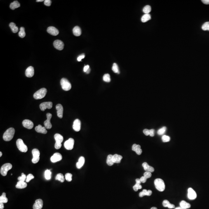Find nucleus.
Instances as JSON below:
<instances>
[{
    "mask_svg": "<svg viewBox=\"0 0 209 209\" xmlns=\"http://www.w3.org/2000/svg\"><path fill=\"white\" fill-rule=\"evenodd\" d=\"M22 124L23 126L28 129H31L33 127V123L29 120H25L23 121Z\"/></svg>",
    "mask_w": 209,
    "mask_h": 209,
    "instance_id": "4468645a",
    "label": "nucleus"
},
{
    "mask_svg": "<svg viewBox=\"0 0 209 209\" xmlns=\"http://www.w3.org/2000/svg\"><path fill=\"white\" fill-rule=\"evenodd\" d=\"M112 70L113 72H114L115 73H118V74L120 72L119 71L118 66L116 63H113L112 67Z\"/></svg>",
    "mask_w": 209,
    "mask_h": 209,
    "instance_id": "ea45409f",
    "label": "nucleus"
},
{
    "mask_svg": "<svg viewBox=\"0 0 209 209\" xmlns=\"http://www.w3.org/2000/svg\"><path fill=\"white\" fill-rule=\"evenodd\" d=\"M73 129L75 131L78 132L81 130V122L78 119H76L74 120L73 123Z\"/></svg>",
    "mask_w": 209,
    "mask_h": 209,
    "instance_id": "f3484780",
    "label": "nucleus"
},
{
    "mask_svg": "<svg viewBox=\"0 0 209 209\" xmlns=\"http://www.w3.org/2000/svg\"><path fill=\"white\" fill-rule=\"evenodd\" d=\"M103 80L106 82H111V79L110 75L109 74H106L103 76Z\"/></svg>",
    "mask_w": 209,
    "mask_h": 209,
    "instance_id": "a19ab883",
    "label": "nucleus"
},
{
    "mask_svg": "<svg viewBox=\"0 0 209 209\" xmlns=\"http://www.w3.org/2000/svg\"><path fill=\"white\" fill-rule=\"evenodd\" d=\"M2 152H1V151H0V157H2Z\"/></svg>",
    "mask_w": 209,
    "mask_h": 209,
    "instance_id": "338daca9",
    "label": "nucleus"
},
{
    "mask_svg": "<svg viewBox=\"0 0 209 209\" xmlns=\"http://www.w3.org/2000/svg\"><path fill=\"white\" fill-rule=\"evenodd\" d=\"M62 155L58 153H56L53 154V155L50 158V160L52 163H55L59 162L62 159Z\"/></svg>",
    "mask_w": 209,
    "mask_h": 209,
    "instance_id": "ddd939ff",
    "label": "nucleus"
},
{
    "mask_svg": "<svg viewBox=\"0 0 209 209\" xmlns=\"http://www.w3.org/2000/svg\"><path fill=\"white\" fill-rule=\"evenodd\" d=\"M15 134V129L13 128H9L7 129L3 135V139L6 141H10L13 139Z\"/></svg>",
    "mask_w": 209,
    "mask_h": 209,
    "instance_id": "f257e3e1",
    "label": "nucleus"
},
{
    "mask_svg": "<svg viewBox=\"0 0 209 209\" xmlns=\"http://www.w3.org/2000/svg\"><path fill=\"white\" fill-rule=\"evenodd\" d=\"M55 179L60 181L61 183H63L65 181L63 175L61 174V173L58 174L55 177Z\"/></svg>",
    "mask_w": 209,
    "mask_h": 209,
    "instance_id": "c9c22d12",
    "label": "nucleus"
},
{
    "mask_svg": "<svg viewBox=\"0 0 209 209\" xmlns=\"http://www.w3.org/2000/svg\"><path fill=\"white\" fill-rule=\"evenodd\" d=\"M142 188V186L139 184L137 183H136V184L133 187V189L135 191H137L138 189H140Z\"/></svg>",
    "mask_w": 209,
    "mask_h": 209,
    "instance_id": "49530a36",
    "label": "nucleus"
},
{
    "mask_svg": "<svg viewBox=\"0 0 209 209\" xmlns=\"http://www.w3.org/2000/svg\"><path fill=\"white\" fill-rule=\"evenodd\" d=\"M35 130L37 132L42 133L43 134H46L47 132L46 127L42 126L41 125H39L37 127H36Z\"/></svg>",
    "mask_w": 209,
    "mask_h": 209,
    "instance_id": "412c9836",
    "label": "nucleus"
},
{
    "mask_svg": "<svg viewBox=\"0 0 209 209\" xmlns=\"http://www.w3.org/2000/svg\"><path fill=\"white\" fill-rule=\"evenodd\" d=\"M175 209H183V208H182L181 207H177V208H175Z\"/></svg>",
    "mask_w": 209,
    "mask_h": 209,
    "instance_id": "0e129e2a",
    "label": "nucleus"
},
{
    "mask_svg": "<svg viewBox=\"0 0 209 209\" xmlns=\"http://www.w3.org/2000/svg\"><path fill=\"white\" fill-rule=\"evenodd\" d=\"M37 2H43V1H44L43 0H37Z\"/></svg>",
    "mask_w": 209,
    "mask_h": 209,
    "instance_id": "e2e57ef3",
    "label": "nucleus"
},
{
    "mask_svg": "<svg viewBox=\"0 0 209 209\" xmlns=\"http://www.w3.org/2000/svg\"><path fill=\"white\" fill-rule=\"evenodd\" d=\"M47 32L48 33L53 36H57L59 33V31L54 27L50 26L47 29Z\"/></svg>",
    "mask_w": 209,
    "mask_h": 209,
    "instance_id": "a211bd4d",
    "label": "nucleus"
},
{
    "mask_svg": "<svg viewBox=\"0 0 209 209\" xmlns=\"http://www.w3.org/2000/svg\"><path fill=\"white\" fill-rule=\"evenodd\" d=\"M16 145L18 149L20 151L26 153L28 151V147L25 144L22 139H19L16 141Z\"/></svg>",
    "mask_w": 209,
    "mask_h": 209,
    "instance_id": "39448f33",
    "label": "nucleus"
},
{
    "mask_svg": "<svg viewBox=\"0 0 209 209\" xmlns=\"http://www.w3.org/2000/svg\"><path fill=\"white\" fill-rule=\"evenodd\" d=\"M74 140L73 138H70L66 141L64 144L65 149L67 150H71L73 149L74 145Z\"/></svg>",
    "mask_w": 209,
    "mask_h": 209,
    "instance_id": "1a4fd4ad",
    "label": "nucleus"
},
{
    "mask_svg": "<svg viewBox=\"0 0 209 209\" xmlns=\"http://www.w3.org/2000/svg\"><path fill=\"white\" fill-rule=\"evenodd\" d=\"M32 153L33 156V159H32V162L33 163H37L39 160V151L38 149H34L32 151Z\"/></svg>",
    "mask_w": 209,
    "mask_h": 209,
    "instance_id": "6e6552de",
    "label": "nucleus"
},
{
    "mask_svg": "<svg viewBox=\"0 0 209 209\" xmlns=\"http://www.w3.org/2000/svg\"><path fill=\"white\" fill-rule=\"evenodd\" d=\"M151 176H152V174H151V173L150 172L146 171L144 174V176L147 179L151 177Z\"/></svg>",
    "mask_w": 209,
    "mask_h": 209,
    "instance_id": "8fccbe9b",
    "label": "nucleus"
},
{
    "mask_svg": "<svg viewBox=\"0 0 209 209\" xmlns=\"http://www.w3.org/2000/svg\"><path fill=\"white\" fill-rule=\"evenodd\" d=\"M27 184L24 181H19L17 183V184L16 185V188L22 189L27 187Z\"/></svg>",
    "mask_w": 209,
    "mask_h": 209,
    "instance_id": "b1692460",
    "label": "nucleus"
},
{
    "mask_svg": "<svg viewBox=\"0 0 209 209\" xmlns=\"http://www.w3.org/2000/svg\"><path fill=\"white\" fill-rule=\"evenodd\" d=\"M60 84L62 89L64 91H69L71 89V84L69 81L66 78H63L61 79Z\"/></svg>",
    "mask_w": 209,
    "mask_h": 209,
    "instance_id": "423d86ee",
    "label": "nucleus"
},
{
    "mask_svg": "<svg viewBox=\"0 0 209 209\" xmlns=\"http://www.w3.org/2000/svg\"><path fill=\"white\" fill-rule=\"evenodd\" d=\"M112 157V155H109L108 156L107 158V165L110 166L113 165V164L114 163L113 162Z\"/></svg>",
    "mask_w": 209,
    "mask_h": 209,
    "instance_id": "f704fd0d",
    "label": "nucleus"
},
{
    "mask_svg": "<svg viewBox=\"0 0 209 209\" xmlns=\"http://www.w3.org/2000/svg\"><path fill=\"white\" fill-rule=\"evenodd\" d=\"M155 135V130L153 129L150 130V135L151 137L154 136Z\"/></svg>",
    "mask_w": 209,
    "mask_h": 209,
    "instance_id": "6e6d98bb",
    "label": "nucleus"
},
{
    "mask_svg": "<svg viewBox=\"0 0 209 209\" xmlns=\"http://www.w3.org/2000/svg\"><path fill=\"white\" fill-rule=\"evenodd\" d=\"M157 209V208H156V207H152V208H151V209Z\"/></svg>",
    "mask_w": 209,
    "mask_h": 209,
    "instance_id": "69168bd1",
    "label": "nucleus"
},
{
    "mask_svg": "<svg viewBox=\"0 0 209 209\" xmlns=\"http://www.w3.org/2000/svg\"><path fill=\"white\" fill-rule=\"evenodd\" d=\"M122 158L123 157L121 155H118V154H115V155H113V162L114 163H119L121 162V160L122 159Z\"/></svg>",
    "mask_w": 209,
    "mask_h": 209,
    "instance_id": "a878e982",
    "label": "nucleus"
},
{
    "mask_svg": "<svg viewBox=\"0 0 209 209\" xmlns=\"http://www.w3.org/2000/svg\"><path fill=\"white\" fill-rule=\"evenodd\" d=\"M151 6L149 5H147L143 8V12L145 14H148L151 12Z\"/></svg>",
    "mask_w": 209,
    "mask_h": 209,
    "instance_id": "58836bf2",
    "label": "nucleus"
},
{
    "mask_svg": "<svg viewBox=\"0 0 209 209\" xmlns=\"http://www.w3.org/2000/svg\"><path fill=\"white\" fill-rule=\"evenodd\" d=\"M141 148L140 145L134 144L132 145V149L133 151H135L137 155H140L142 153V150Z\"/></svg>",
    "mask_w": 209,
    "mask_h": 209,
    "instance_id": "4be33fe9",
    "label": "nucleus"
},
{
    "mask_svg": "<svg viewBox=\"0 0 209 209\" xmlns=\"http://www.w3.org/2000/svg\"><path fill=\"white\" fill-rule=\"evenodd\" d=\"M201 1L203 2L204 4L206 5L209 4V0H202Z\"/></svg>",
    "mask_w": 209,
    "mask_h": 209,
    "instance_id": "13d9d810",
    "label": "nucleus"
},
{
    "mask_svg": "<svg viewBox=\"0 0 209 209\" xmlns=\"http://www.w3.org/2000/svg\"><path fill=\"white\" fill-rule=\"evenodd\" d=\"M85 57V54H82V55H79V56L78 57V58H77V60H78V61L80 62V61H81V60H82V59H84Z\"/></svg>",
    "mask_w": 209,
    "mask_h": 209,
    "instance_id": "603ef678",
    "label": "nucleus"
},
{
    "mask_svg": "<svg viewBox=\"0 0 209 209\" xmlns=\"http://www.w3.org/2000/svg\"><path fill=\"white\" fill-rule=\"evenodd\" d=\"M12 168V165L10 163H6L2 166L0 169V174L3 176H6L9 170Z\"/></svg>",
    "mask_w": 209,
    "mask_h": 209,
    "instance_id": "0eeeda50",
    "label": "nucleus"
},
{
    "mask_svg": "<svg viewBox=\"0 0 209 209\" xmlns=\"http://www.w3.org/2000/svg\"><path fill=\"white\" fill-rule=\"evenodd\" d=\"M52 173L50 170H46L45 172V176L46 179L49 180L51 178Z\"/></svg>",
    "mask_w": 209,
    "mask_h": 209,
    "instance_id": "4c0bfd02",
    "label": "nucleus"
},
{
    "mask_svg": "<svg viewBox=\"0 0 209 209\" xmlns=\"http://www.w3.org/2000/svg\"><path fill=\"white\" fill-rule=\"evenodd\" d=\"M26 175L24 174V173H23L21 174V176H19V177L18 178V180L19 181H25V180L26 179Z\"/></svg>",
    "mask_w": 209,
    "mask_h": 209,
    "instance_id": "09e8293b",
    "label": "nucleus"
},
{
    "mask_svg": "<svg viewBox=\"0 0 209 209\" xmlns=\"http://www.w3.org/2000/svg\"><path fill=\"white\" fill-rule=\"evenodd\" d=\"M166 129H167V128L165 127H162V128L158 130L157 133L159 135H163L165 132Z\"/></svg>",
    "mask_w": 209,
    "mask_h": 209,
    "instance_id": "79ce46f5",
    "label": "nucleus"
},
{
    "mask_svg": "<svg viewBox=\"0 0 209 209\" xmlns=\"http://www.w3.org/2000/svg\"><path fill=\"white\" fill-rule=\"evenodd\" d=\"M9 26L11 28L12 32L13 33H16L18 32V28L16 26V24L14 23H11L9 24Z\"/></svg>",
    "mask_w": 209,
    "mask_h": 209,
    "instance_id": "2f4dec72",
    "label": "nucleus"
},
{
    "mask_svg": "<svg viewBox=\"0 0 209 209\" xmlns=\"http://www.w3.org/2000/svg\"><path fill=\"white\" fill-rule=\"evenodd\" d=\"M53 46L57 49L62 50L63 49L64 47V44L60 40H56L53 42Z\"/></svg>",
    "mask_w": 209,
    "mask_h": 209,
    "instance_id": "f8f14e48",
    "label": "nucleus"
},
{
    "mask_svg": "<svg viewBox=\"0 0 209 209\" xmlns=\"http://www.w3.org/2000/svg\"><path fill=\"white\" fill-rule=\"evenodd\" d=\"M202 30L204 31H209V22L204 23L202 26Z\"/></svg>",
    "mask_w": 209,
    "mask_h": 209,
    "instance_id": "37998d69",
    "label": "nucleus"
},
{
    "mask_svg": "<svg viewBox=\"0 0 209 209\" xmlns=\"http://www.w3.org/2000/svg\"><path fill=\"white\" fill-rule=\"evenodd\" d=\"M143 133L146 136L150 135V130L148 129H144L143 131Z\"/></svg>",
    "mask_w": 209,
    "mask_h": 209,
    "instance_id": "864d4df0",
    "label": "nucleus"
},
{
    "mask_svg": "<svg viewBox=\"0 0 209 209\" xmlns=\"http://www.w3.org/2000/svg\"><path fill=\"white\" fill-rule=\"evenodd\" d=\"M180 207L183 209H187L189 208L190 207V204L189 203H187L184 201H182L180 203Z\"/></svg>",
    "mask_w": 209,
    "mask_h": 209,
    "instance_id": "c756f323",
    "label": "nucleus"
},
{
    "mask_svg": "<svg viewBox=\"0 0 209 209\" xmlns=\"http://www.w3.org/2000/svg\"><path fill=\"white\" fill-rule=\"evenodd\" d=\"M19 36L20 37L23 38L26 36V33L25 32V29L24 27H21L20 29V32L19 33Z\"/></svg>",
    "mask_w": 209,
    "mask_h": 209,
    "instance_id": "e433bc0d",
    "label": "nucleus"
},
{
    "mask_svg": "<svg viewBox=\"0 0 209 209\" xmlns=\"http://www.w3.org/2000/svg\"><path fill=\"white\" fill-rule=\"evenodd\" d=\"M56 109L57 111V116L60 118H62L63 114V107L62 105L60 104H57Z\"/></svg>",
    "mask_w": 209,
    "mask_h": 209,
    "instance_id": "dca6fc26",
    "label": "nucleus"
},
{
    "mask_svg": "<svg viewBox=\"0 0 209 209\" xmlns=\"http://www.w3.org/2000/svg\"><path fill=\"white\" fill-rule=\"evenodd\" d=\"M136 183L139 184H140L141 183V180H140V179H136Z\"/></svg>",
    "mask_w": 209,
    "mask_h": 209,
    "instance_id": "bf43d9fd",
    "label": "nucleus"
},
{
    "mask_svg": "<svg viewBox=\"0 0 209 209\" xmlns=\"http://www.w3.org/2000/svg\"><path fill=\"white\" fill-rule=\"evenodd\" d=\"M170 138L169 136L166 135H163L162 137V140L163 142H168L170 141Z\"/></svg>",
    "mask_w": 209,
    "mask_h": 209,
    "instance_id": "a18cd8bd",
    "label": "nucleus"
},
{
    "mask_svg": "<svg viewBox=\"0 0 209 209\" xmlns=\"http://www.w3.org/2000/svg\"><path fill=\"white\" fill-rule=\"evenodd\" d=\"M25 75L28 78H32L33 76L34 75V69L32 66H30L26 69Z\"/></svg>",
    "mask_w": 209,
    "mask_h": 209,
    "instance_id": "6ab92c4d",
    "label": "nucleus"
},
{
    "mask_svg": "<svg viewBox=\"0 0 209 209\" xmlns=\"http://www.w3.org/2000/svg\"><path fill=\"white\" fill-rule=\"evenodd\" d=\"M8 202V199L6 196V193L3 192L2 195L0 197V203H7Z\"/></svg>",
    "mask_w": 209,
    "mask_h": 209,
    "instance_id": "72a5a7b5",
    "label": "nucleus"
},
{
    "mask_svg": "<svg viewBox=\"0 0 209 209\" xmlns=\"http://www.w3.org/2000/svg\"><path fill=\"white\" fill-rule=\"evenodd\" d=\"M152 192L150 190H147L146 189L143 190L141 192H140L139 194V196L140 197H143V196H150L152 194Z\"/></svg>",
    "mask_w": 209,
    "mask_h": 209,
    "instance_id": "bb28decb",
    "label": "nucleus"
},
{
    "mask_svg": "<svg viewBox=\"0 0 209 209\" xmlns=\"http://www.w3.org/2000/svg\"><path fill=\"white\" fill-rule=\"evenodd\" d=\"M65 179L68 182H71L72 180V175L70 173H67L65 175Z\"/></svg>",
    "mask_w": 209,
    "mask_h": 209,
    "instance_id": "c03bdc74",
    "label": "nucleus"
},
{
    "mask_svg": "<svg viewBox=\"0 0 209 209\" xmlns=\"http://www.w3.org/2000/svg\"><path fill=\"white\" fill-rule=\"evenodd\" d=\"M4 208V203H0V209H3Z\"/></svg>",
    "mask_w": 209,
    "mask_h": 209,
    "instance_id": "052dcab7",
    "label": "nucleus"
},
{
    "mask_svg": "<svg viewBox=\"0 0 209 209\" xmlns=\"http://www.w3.org/2000/svg\"><path fill=\"white\" fill-rule=\"evenodd\" d=\"M47 91V90L46 88H42L34 93L33 95L34 98L37 100L43 98L46 96Z\"/></svg>",
    "mask_w": 209,
    "mask_h": 209,
    "instance_id": "7ed1b4c3",
    "label": "nucleus"
},
{
    "mask_svg": "<svg viewBox=\"0 0 209 209\" xmlns=\"http://www.w3.org/2000/svg\"><path fill=\"white\" fill-rule=\"evenodd\" d=\"M187 196L189 199L190 200H194L197 197L196 192L192 188L188 189Z\"/></svg>",
    "mask_w": 209,
    "mask_h": 209,
    "instance_id": "2eb2a0df",
    "label": "nucleus"
},
{
    "mask_svg": "<svg viewBox=\"0 0 209 209\" xmlns=\"http://www.w3.org/2000/svg\"><path fill=\"white\" fill-rule=\"evenodd\" d=\"M54 138L56 141L55 144V148L57 150L59 149L62 146L61 143L63 141V137L60 134H56L54 135Z\"/></svg>",
    "mask_w": 209,
    "mask_h": 209,
    "instance_id": "20e7f679",
    "label": "nucleus"
},
{
    "mask_svg": "<svg viewBox=\"0 0 209 209\" xmlns=\"http://www.w3.org/2000/svg\"><path fill=\"white\" fill-rule=\"evenodd\" d=\"M34 178V176L32 174H29L27 176L26 179V182L28 183L31 180L33 179Z\"/></svg>",
    "mask_w": 209,
    "mask_h": 209,
    "instance_id": "de8ad7c7",
    "label": "nucleus"
},
{
    "mask_svg": "<svg viewBox=\"0 0 209 209\" xmlns=\"http://www.w3.org/2000/svg\"><path fill=\"white\" fill-rule=\"evenodd\" d=\"M89 68H90V66L89 65H85V66L84 67L83 71H84V72H86L87 71V70L89 69Z\"/></svg>",
    "mask_w": 209,
    "mask_h": 209,
    "instance_id": "4d7b16f0",
    "label": "nucleus"
},
{
    "mask_svg": "<svg viewBox=\"0 0 209 209\" xmlns=\"http://www.w3.org/2000/svg\"><path fill=\"white\" fill-rule=\"evenodd\" d=\"M73 33L74 35L76 37H78L81 35V30L80 27L78 26L74 27L73 29Z\"/></svg>",
    "mask_w": 209,
    "mask_h": 209,
    "instance_id": "cd10ccee",
    "label": "nucleus"
},
{
    "mask_svg": "<svg viewBox=\"0 0 209 209\" xmlns=\"http://www.w3.org/2000/svg\"><path fill=\"white\" fill-rule=\"evenodd\" d=\"M52 117V114L49 113H47L46 114L47 120L44 122L45 127H46V129H51L52 127V125L50 122V120L51 119Z\"/></svg>",
    "mask_w": 209,
    "mask_h": 209,
    "instance_id": "9d476101",
    "label": "nucleus"
},
{
    "mask_svg": "<svg viewBox=\"0 0 209 209\" xmlns=\"http://www.w3.org/2000/svg\"><path fill=\"white\" fill-rule=\"evenodd\" d=\"M140 179L141 183H146V180H147V179L144 176H142Z\"/></svg>",
    "mask_w": 209,
    "mask_h": 209,
    "instance_id": "5fc2aeb1",
    "label": "nucleus"
},
{
    "mask_svg": "<svg viewBox=\"0 0 209 209\" xmlns=\"http://www.w3.org/2000/svg\"><path fill=\"white\" fill-rule=\"evenodd\" d=\"M142 166L144 168V170H145L147 172H150L152 173L154 172L155 169L154 168H153V167L148 165V164L146 162H144L142 164Z\"/></svg>",
    "mask_w": 209,
    "mask_h": 209,
    "instance_id": "5701e85b",
    "label": "nucleus"
},
{
    "mask_svg": "<svg viewBox=\"0 0 209 209\" xmlns=\"http://www.w3.org/2000/svg\"><path fill=\"white\" fill-rule=\"evenodd\" d=\"M43 206V201L41 199H37L33 206V209H41Z\"/></svg>",
    "mask_w": 209,
    "mask_h": 209,
    "instance_id": "aec40b11",
    "label": "nucleus"
},
{
    "mask_svg": "<svg viewBox=\"0 0 209 209\" xmlns=\"http://www.w3.org/2000/svg\"><path fill=\"white\" fill-rule=\"evenodd\" d=\"M162 204H163V206L164 207H168V208H170V209L175 208V205L174 204H171L169 202V201L167 200H164L163 201Z\"/></svg>",
    "mask_w": 209,
    "mask_h": 209,
    "instance_id": "c85d7f7f",
    "label": "nucleus"
},
{
    "mask_svg": "<svg viewBox=\"0 0 209 209\" xmlns=\"http://www.w3.org/2000/svg\"><path fill=\"white\" fill-rule=\"evenodd\" d=\"M53 104L52 102H45L39 105V108L41 111H44L46 109H51L52 107Z\"/></svg>",
    "mask_w": 209,
    "mask_h": 209,
    "instance_id": "9b49d317",
    "label": "nucleus"
},
{
    "mask_svg": "<svg viewBox=\"0 0 209 209\" xmlns=\"http://www.w3.org/2000/svg\"><path fill=\"white\" fill-rule=\"evenodd\" d=\"M155 186L158 191L162 192L165 189V184L163 180L161 179H156L154 181Z\"/></svg>",
    "mask_w": 209,
    "mask_h": 209,
    "instance_id": "f03ea898",
    "label": "nucleus"
},
{
    "mask_svg": "<svg viewBox=\"0 0 209 209\" xmlns=\"http://www.w3.org/2000/svg\"><path fill=\"white\" fill-rule=\"evenodd\" d=\"M90 71H91V70H90V68H89V69L87 70V71H86V72L87 73V74H89V73H90Z\"/></svg>",
    "mask_w": 209,
    "mask_h": 209,
    "instance_id": "680f3d73",
    "label": "nucleus"
},
{
    "mask_svg": "<svg viewBox=\"0 0 209 209\" xmlns=\"http://www.w3.org/2000/svg\"><path fill=\"white\" fill-rule=\"evenodd\" d=\"M20 6V4L18 1H14L11 3L10 5V7L12 10H14L16 8H18Z\"/></svg>",
    "mask_w": 209,
    "mask_h": 209,
    "instance_id": "7c9ffc66",
    "label": "nucleus"
},
{
    "mask_svg": "<svg viewBox=\"0 0 209 209\" xmlns=\"http://www.w3.org/2000/svg\"><path fill=\"white\" fill-rule=\"evenodd\" d=\"M151 19V16L149 14H144L142 18H141V21L143 23H145L149 21Z\"/></svg>",
    "mask_w": 209,
    "mask_h": 209,
    "instance_id": "473e14b6",
    "label": "nucleus"
},
{
    "mask_svg": "<svg viewBox=\"0 0 209 209\" xmlns=\"http://www.w3.org/2000/svg\"><path fill=\"white\" fill-rule=\"evenodd\" d=\"M52 1L50 0H45L44 1L45 5L47 6H50L51 4Z\"/></svg>",
    "mask_w": 209,
    "mask_h": 209,
    "instance_id": "3c124183",
    "label": "nucleus"
},
{
    "mask_svg": "<svg viewBox=\"0 0 209 209\" xmlns=\"http://www.w3.org/2000/svg\"><path fill=\"white\" fill-rule=\"evenodd\" d=\"M85 162V159L84 157H81L79 158L78 162L76 163V167L78 169H81L83 167Z\"/></svg>",
    "mask_w": 209,
    "mask_h": 209,
    "instance_id": "393cba45",
    "label": "nucleus"
}]
</instances>
